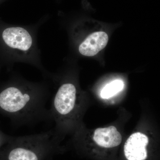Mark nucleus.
Instances as JSON below:
<instances>
[{
	"label": "nucleus",
	"mask_w": 160,
	"mask_h": 160,
	"mask_svg": "<svg viewBox=\"0 0 160 160\" xmlns=\"http://www.w3.org/2000/svg\"><path fill=\"white\" fill-rule=\"evenodd\" d=\"M124 86V83L121 80L112 81L103 88L101 92V97L104 99L109 98L122 91Z\"/></svg>",
	"instance_id": "6e6552de"
},
{
	"label": "nucleus",
	"mask_w": 160,
	"mask_h": 160,
	"mask_svg": "<svg viewBox=\"0 0 160 160\" xmlns=\"http://www.w3.org/2000/svg\"><path fill=\"white\" fill-rule=\"evenodd\" d=\"M149 142L148 138L141 132L132 134L124 146L125 156L128 160H145L147 158L146 147Z\"/></svg>",
	"instance_id": "39448f33"
},
{
	"label": "nucleus",
	"mask_w": 160,
	"mask_h": 160,
	"mask_svg": "<svg viewBox=\"0 0 160 160\" xmlns=\"http://www.w3.org/2000/svg\"><path fill=\"white\" fill-rule=\"evenodd\" d=\"M49 93L44 84L14 78L0 92V108L9 115L15 126L52 121L46 107Z\"/></svg>",
	"instance_id": "f257e3e1"
},
{
	"label": "nucleus",
	"mask_w": 160,
	"mask_h": 160,
	"mask_svg": "<svg viewBox=\"0 0 160 160\" xmlns=\"http://www.w3.org/2000/svg\"><path fill=\"white\" fill-rule=\"evenodd\" d=\"M36 49L34 38L28 29L0 22V61L15 54L29 57Z\"/></svg>",
	"instance_id": "7ed1b4c3"
},
{
	"label": "nucleus",
	"mask_w": 160,
	"mask_h": 160,
	"mask_svg": "<svg viewBox=\"0 0 160 160\" xmlns=\"http://www.w3.org/2000/svg\"><path fill=\"white\" fill-rule=\"evenodd\" d=\"M1 139H0V145H1Z\"/></svg>",
	"instance_id": "1a4fd4ad"
},
{
	"label": "nucleus",
	"mask_w": 160,
	"mask_h": 160,
	"mask_svg": "<svg viewBox=\"0 0 160 160\" xmlns=\"http://www.w3.org/2000/svg\"><path fill=\"white\" fill-rule=\"evenodd\" d=\"M93 138L99 146L106 148L116 147L122 142V135L114 126L96 129Z\"/></svg>",
	"instance_id": "0eeeda50"
},
{
	"label": "nucleus",
	"mask_w": 160,
	"mask_h": 160,
	"mask_svg": "<svg viewBox=\"0 0 160 160\" xmlns=\"http://www.w3.org/2000/svg\"><path fill=\"white\" fill-rule=\"evenodd\" d=\"M77 90L74 84L63 83L59 87L49 109L52 120L53 119L56 122L54 133L61 129L64 120L73 113L77 107Z\"/></svg>",
	"instance_id": "20e7f679"
},
{
	"label": "nucleus",
	"mask_w": 160,
	"mask_h": 160,
	"mask_svg": "<svg viewBox=\"0 0 160 160\" xmlns=\"http://www.w3.org/2000/svg\"><path fill=\"white\" fill-rule=\"evenodd\" d=\"M52 129L38 134L12 137L0 160H48L58 150Z\"/></svg>",
	"instance_id": "f03ea898"
},
{
	"label": "nucleus",
	"mask_w": 160,
	"mask_h": 160,
	"mask_svg": "<svg viewBox=\"0 0 160 160\" xmlns=\"http://www.w3.org/2000/svg\"><path fill=\"white\" fill-rule=\"evenodd\" d=\"M109 41L108 34L104 32H97L89 35L79 46V52L86 57L96 55L106 47Z\"/></svg>",
	"instance_id": "423d86ee"
}]
</instances>
